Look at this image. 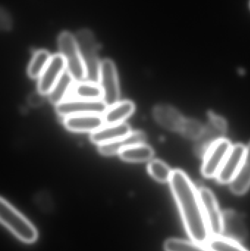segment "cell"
Instances as JSON below:
<instances>
[{
  "mask_svg": "<svg viewBox=\"0 0 250 251\" xmlns=\"http://www.w3.org/2000/svg\"><path fill=\"white\" fill-rule=\"evenodd\" d=\"M170 184L189 237L200 244H207L211 237L198 190L181 170L173 171Z\"/></svg>",
  "mask_w": 250,
  "mask_h": 251,
  "instance_id": "1",
  "label": "cell"
},
{
  "mask_svg": "<svg viewBox=\"0 0 250 251\" xmlns=\"http://www.w3.org/2000/svg\"><path fill=\"white\" fill-rule=\"evenodd\" d=\"M0 219L1 224L23 243H32L38 239V231L32 223L3 198L0 200Z\"/></svg>",
  "mask_w": 250,
  "mask_h": 251,
  "instance_id": "2",
  "label": "cell"
},
{
  "mask_svg": "<svg viewBox=\"0 0 250 251\" xmlns=\"http://www.w3.org/2000/svg\"><path fill=\"white\" fill-rule=\"evenodd\" d=\"M60 54L64 57L66 70L76 82L86 80V69L75 35L63 32L58 38Z\"/></svg>",
  "mask_w": 250,
  "mask_h": 251,
  "instance_id": "3",
  "label": "cell"
},
{
  "mask_svg": "<svg viewBox=\"0 0 250 251\" xmlns=\"http://www.w3.org/2000/svg\"><path fill=\"white\" fill-rule=\"evenodd\" d=\"M75 38L85 63L86 81L98 83L101 61L98 59V46L93 35L88 29H82Z\"/></svg>",
  "mask_w": 250,
  "mask_h": 251,
  "instance_id": "4",
  "label": "cell"
},
{
  "mask_svg": "<svg viewBox=\"0 0 250 251\" xmlns=\"http://www.w3.org/2000/svg\"><path fill=\"white\" fill-rule=\"evenodd\" d=\"M98 84L103 91V100L108 107L118 102L120 88L115 65L113 60L105 59L100 66Z\"/></svg>",
  "mask_w": 250,
  "mask_h": 251,
  "instance_id": "5",
  "label": "cell"
},
{
  "mask_svg": "<svg viewBox=\"0 0 250 251\" xmlns=\"http://www.w3.org/2000/svg\"><path fill=\"white\" fill-rule=\"evenodd\" d=\"M198 193L211 237H220L223 233V216L217 199L212 192L205 187L198 189Z\"/></svg>",
  "mask_w": 250,
  "mask_h": 251,
  "instance_id": "6",
  "label": "cell"
},
{
  "mask_svg": "<svg viewBox=\"0 0 250 251\" xmlns=\"http://www.w3.org/2000/svg\"><path fill=\"white\" fill-rule=\"evenodd\" d=\"M232 144L227 139H220L214 143L204 155L202 174L206 178H216L226 160Z\"/></svg>",
  "mask_w": 250,
  "mask_h": 251,
  "instance_id": "7",
  "label": "cell"
},
{
  "mask_svg": "<svg viewBox=\"0 0 250 251\" xmlns=\"http://www.w3.org/2000/svg\"><path fill=\"white\" fill-rule=\"evenodd\" d=\"M107 109L108 106L103 100L89 101L73 99L65 100L56 106V112L58 116L63 118L76 115H104Z\"/></svg>",
  "mask_w": 250,
  "mask_h": 251,
  "instance_id": "8",
  "label": "cell"
},
{
  "mask_svg": "<svg viewBox=\"0 0 250 251\" xmlns=\"http://www.w3.org/2000/svg\"><path fill=\"white\" fill-rule=\"evenodd\" d=\"M247 147L242 144L232 146L226 160L220 168L216 178L220 184H229L237 176L246 153Z\"/></svg>",
  "mask_w": 250,
  "mask_h": 251,
  "instance_id": "9",
  "label": "cell"
},
{
  "mask_svg": "<svg viewBox=\"0 0 250 251\" xmlns=\"http://www.w3.org/2000/svg\"><path fill=\"white\" fill-rule=\"evenodd\" d=\"M66 71L64 57L60 54L51 56L42 75L38 78V92L47 96Z\"/></svg>",
  "mask_w": 250,
  "mask_h": 251,
  "instance_id": "10",
  "label": "cell"
},
{
  "mask_svg": "<svg viewBox=\"0 0 250 251\" xmlns=\"http://www.w3.org/2000/svg\"><path fill=\"white\" fill-rule=\"evenodd\" d=\"M104 125V115H76L63 118V125L73 132L92 133Z\"/></svg>",
  "mask_w": 250,
  "mask_h": 251,
  "instance_id": "11",
  "label": "cell"
},
{
  "mask_svg": "<svg viewBox=\"0 0 250 251\" xmlns=\"http://www.w3.org/2000/svg\"><path fill=\"white\" fill-rule=\"evenodd\" d=\"M153 116L159 125L173 132H180L185 120L184 116L177 109L167 104L156 106Z\"/></svg>",
  "mask_w": 250,
  "mask_h": 251,
  "instance_id": "12",
  "label": "cell"
},
{
  "mask_svg": "<svg viewBox=\"0 0 250 251\" xmlns=\"http://www.w3.org/2000/svg\"><path fill=\"white\" fill-rule=\"evenodd\" d=\"M132 131L130 126L125 122L117 125H106L97 131L91 133V140L92 143L100 146L126 137Z\"/></svg>",
  "mask_w": 250,
  "mask_h": 251,
  "instance_id": "13",
  "label": "cell"
},
{
  "mask_svg": "<svg viewBox=\"0 0 250 251\" xmlns=\"http://www.w3.org/2000/svg\"><path fill=\"white\" fill-rule=\"evenodd\" d=\"M146 141V135L142 131H132L126 137L112 143L98 146V151L104 156H113L119 154L121 151L134 145L145 143Z\"/></svg>",
  "mask_w": 250,
  "mask_h": 251,
  "instance_id": "14",
  "label": "cell"
},
{
  "mask_svg": "<svg viewBox=\"0 0 250 251\" xmlns=\"http://www.w3.org/2000/svg\"><path fill=\"white\" fill-rule=\"evenodd\" d=\"M223 228L222 237L233 241H242L246 237L245 224L241 216L234 211L223 212Z\"/></svg>",
  "mask_w": 250,
  "mask_h": 251,
  "instance_id": "15",
  "label": "cell"
},
{
  "mask_svg": "<svg viewBox=\"0 0 250 251\" xmlns=\"http://www.w3.org/2000/svg\"><path fill=\"white\" fill-rule=\"evenodd\" d=\"M73 99L89 100V101L103 100L102 89L99 84L95 83V82L86 80L76 82L72 88L67 100H73Z\"/></svg>",
  "mask_w": 250,
  "mask_h": 251,
  "instance_id": "16",
  "label": "cell"
},
{
  "mask_svg": "<svg viewBox=\"0 0 250 251\" xmlns=\"http://www.w3.org/2000/svg\"><path fill=\"white\" fill-rule=\"evenodd\" d=\"M135 104L132 101H118L114 105L108 107L104 114L105 125H117L124 123L125 120L130 117L135 112Z\"/></svg>",
  "mask_w": 250,
  "mask_h": 251,
  "instance_id": "17",
  "label": "cell"
},
{
  "mask_svg": "<svg viewBox=\"0 0 250 251\" xmlns=\"http://www.w3.org/2000/svg\"><path fill=\"white\" fill-rule=\"evenodd\" d=\"M230 190L234 194H245L250 188V143L247 147L246 153L237 176L230 184Z\"/></svg>",
  "mask_w": 250,
  "mask_h": 251,
  "instance_id": "18",
  "label": "cell"
},
{
  "mask_svg": "<svg viewBox=\"0 0 250 251\" xmlns=\"http://www.w3.org/2000/svg\"><path fill=\"white\" fill-rule=\"evenodd\" d=\"M75 83L74 79L66 70L47 95L50 102L57 106L67 100Z\"/></svg>",
  "mask_w": 250,
  "mask_h": 251,
  "instance_id": "19",
  "label": "cell"
},
{
  "mask_svg": "<svg viewBox=\"0 0 250 251\" xmlns=\"http://www.w3.org/2000/svg\"><path fill=\"white\" fill-rule=\"evenodd\" d=\"M118 155L126 162H143L151 160L154 157V151L151 146L141 143L123 149Z\"/></svg>",
  "mask_w": 250,
  "mask_h": 251,
  "instance_id": "20",
  "label": "cell"
},
{
  "mask_svg": "<svg viewBox=\"0 0 250 251\" xmlns=\"http://www.w3.org/2000/svg\"><path fill=\"white\" fill-rule=\"evenodd\" d=\"M51 55L46 50H39L34 54L27 69V74L32 79H38L50 61Z\"/></svg>",
  "mask_w": 250,
  "mask_h": 251,
  "instance_id": "21",
  "label": "cell"
},
{
  "mask_svg": "<svg viewBox=\"0 0 250 251\" xmlns=\"http://www.w3.org/2000/svg\"><path fill=\"white\" fill-rule=\"evenodd\" d=\"M165 251H211L204 245L182 239L171 238L164 243Z\"/></svg>",
  "mask_w": 250,
  "mask_h": 251,
  "instance_id": "22",
  "label": "cell"
},
{
  "mask_svg": "<svg viewBox=\"0 0 250 251\" xmlns=\"http://www.w3.org/2000/svg\"><path fill=\"white\" fill-rule=\"evenodd\" d=\"M150 175L159 182H170L173 171L170 167L159 159H153L148 165Z\"/></svg>",
  "mask_w": 250,
  "mask_h": 251,
  "instance_id": "23",
  "label": "cell"
},
{
  "mask_svg": "<svg viewBox=\"0 0 250 251\" xmlns=\"http://www.w3.org/2000/svg\"><path fill=\"white\" fill-rule=\"evenodd\" d=\"M206 245L211 251H248L238 242L229 240L222 236L211 237Z\"/></svg>",
  "mask_w": 250,
  "mask_h": 251,
  "instance_id": "24",
  "label": "cell"
},
{
  "mask_svg": "<svg viewBox=\"0 0 250 251\" xmlns=\"http://www.w3.org/2000/svg\"><path fill=\"white\" fill-rule=\"evenodd\" d=\"M204 128H205V126L203 125L199 121L185 118L179 134L189 140L197 141L204 134Z\"/></svg>",
  "mask_w": 250,
  "mask_h": 251,
  "instance_id": "25",
  "label": "cell"
},
{
  "mask_svg": "<svg viewBox=\"0 0 250 251\" xmlns=\"http://www.w3.org/2000/svg\"><path fill=\"white\" fill-rule=\"evenodd\" d=\"M12 26V20L7 11L1 10V27L3 30H8Z\"/></svg>",
  "mask_w": 250,
  "mask_h": 251,
  "instance_id": "26",
  "label": "cell"
}]
</instances>
